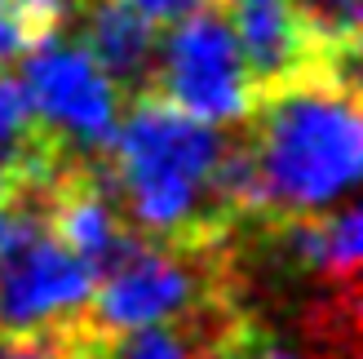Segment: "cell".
I'll return each instance as SVG.
<instances>
[{"instance_id": "obj_1", "label": "cell", "mask_w": 363, "mask_h": 359, "mask_svg": "<svg viewBox=\"0 0 363 359\" xmlns=\"http://www.w3.org/2000/svg\"><path fill=\"white\" fill-rule=\"evenodd\" d=\"M226 133L160 94L133 98L111 138V182L142 240L217 253L244 222L217 195Z\"/></svg>"}, {"instance_id": "obj_2", "label": "cell", "mask_w": 363, "mask_h": 359, "mask_svg": "<svg viewBox=\"0 0 363 359\" xmlns=\"http://www.w3.org/2000/svg\"><path fill=\"white\" fill-rule=\"evenodd\" d=\"M248 155L270 222L350 200L363 165V120L350 84L328 71L270 89L248 111Z\"/></svg>"}, {"instance_id": "obj_3", "label": "cell", "mask_w": 363, "mask_h": 359, "mask_svg": "<svg viewBox=\"0 0 363 359\" xmlns=\"http://www.w3.org/2000/svg\"><path fill=\"white\" fill-rule=\"evenodd\" d=\"M222 262L226 248L204 253V248H177L138 236L98 275L94 297H89V324L111 342L133 328L186 315L199 302L222 293Z\"/></svg>"}, {"instance_id": "obj_4", "label": "cell", "mask_w": 363, "mask_h": 359, "mask_svg": "<svg viewBox=\"0 0 363 359\" xmlns=\"http://www.w3.org/2000/svg\"><path fill=\"white\" fill-rule=\"evenodd\" d=\"M155 94L217 129L248 120L257 102V84H252V71L222 9L208 5L173 23V31L160 40Z\"/></svg>"}, {"instance_id": "obj_5", "label": "cell", "mask_w": 363, "mask_h": 359, "mask_svg": "<svg viewBox=\"0 0 363 359\" xmlns=\"http://www.w3.org/2000/svg\"><path fill=\"white\" fill-rule=\"evenodd\" d=\"M98 271L35 218L0 253V337L62 342L84 324Z\"/></svg>"}, {"instance_id": "obj_6", "label": "cell", "mask_w": 363, "mask_h": 359, "mask_svg": "<svg viewBox=\"0 0 363 359\" xmlns=\"http://www.w3.org/2000/svg\"><path fill=\"white\" fill-rule=\"evenodd\" d=\"M18 84L40 129L58 138L71 155H98L111 147L120 124V89L80 40H62L58 31L40 35Z\"/></svg>"}, {"instance_id": "obj_7", "label": "cell", "mask_w": 363, "mask_h": 359, "mask_svg": "<svg viewBox=\"0 0 363 359\" xmlns=\"http://www.w3.org/2000/svg\"><path fill=\"white\" fill-rule=\"evenodd\" d=\"M222 13L240 40V53L252 71L257 98L270 89H284L301 76H315L319 62L301 35L293 0H222Z\"/></svg>"}, {"instance_id": "obj_8", "label": "cell", "mask_w": 363, "mask_h": 359, "mask_svg": "<svg viewBox=\"0 0 363 359\" xmlns=\"http://www.w3.org/2000/svg\"><path fill=\"white\" fill-rule=\"evenodd\" d=\"M76 160L80 155H71L58 138L40 129L23 84L0 71V204L40 200Z\"/></svg>"}, {"instance_id": "obj_9", "label": "cell", "mask_w": 363, "mask_h": 359, "mask_svg": "<svg viewBox=\"0 0 363 359\" xmlns=\"http://www.w3.org/2000/svg\"><path fill=\"white\" fill-rule=\"evenodd\" d=\"M84 49L106 80L129 98L155 94V62H160V31L124 0H80Z\"/></svg>"}, {"instance_id": "obj_10", "label": "cell", "mask_w": 363, "mask_h": 359, "mask_svg": "<svg viewBox=\"0 0 363 359\" xmlns=\"http://www.w3.org/2000/svg\"><path fill=\"white\" fill-rule=\"evenodd\" d=\"M301 35L311 45L319 71L359 89V23L363 0H293Z\"/></svg>"}, {"instance_id": "obj_11", "label": "cell", "mask_w": 363, "mask_h": 359, "mask_svg": "<svg viewBox=\"0 0 363 359\" xmlns=\"http://www.w3.org/2000/svg\"><path fill=\"white\" fill-rule=\"evenodd\" d=\"M35 45V31L27 27V18L18 13L9 0H0V62L18 58V53H27Z\"/></svg>"}, {"instance_id": "obj_12", "label": "cell", "mask_w": 363, "mask_h": 359, "mask_svg": "<svg viewBox=\"0 0 363 359\" xmlns=\"http://www.w3.org/2000/svg\"><path fill=\"white\" fill-rule=\"evenodd\" d=\"M124 5H133V9L147 18V23H155V27H173V23H182V18L208 9L213 0H124Z\"/></svg>"}]
</instances>
